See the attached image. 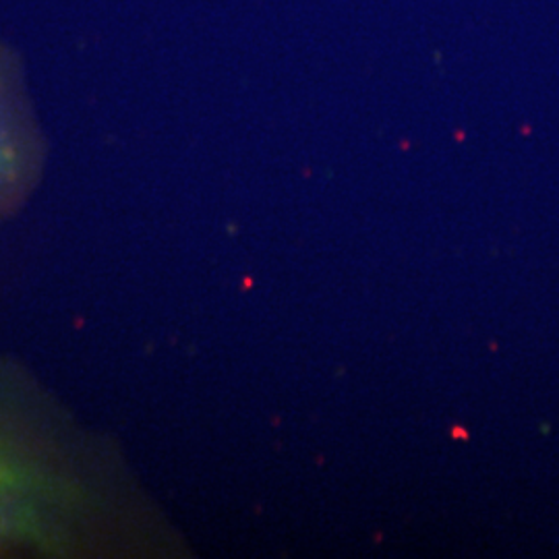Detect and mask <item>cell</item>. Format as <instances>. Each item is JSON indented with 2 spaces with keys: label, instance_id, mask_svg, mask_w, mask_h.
Here are the masks:
<instances>
[{
  "label": "cell",
  "instance_id": "cell-1",
  "mask_svg": "<svg viewBox=\"0 0 559 559\" xmlns=\"http://www.w3.org/2000/svg\"><path fill=\"white\" fill-rule=\"evenodd\" d=\"M17 57L0 41V198L20 187L34 162Z\"/></svg>",
  "mask_w": 559,
  "mask_h": 559
},
{
  "label": "cell",
  "instance_id": "cell-2",
  "mask_svg": "<svg viewBox=\"0 0 559 559\" xmlns=\"http://www.w3.org/2000/svg\"><path fill=\"white\" fill-rule=\"evenodd\" d=\"M4 487H7V480L2 479V477H0V491H2V489H4Z\"/></svg>",
  "mask_w": 559,
  "mask_h": 559
}]
</instances>
